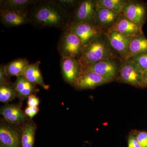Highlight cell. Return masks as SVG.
<instances>
[{
    "mask_svg": "<svg viewBox=\"0 0 147 147\" xmlns=\"http://www.w3.org/2000/svg\"><path fill=\"white\" fill-rule=\"evenodd\" d=\"M36 126L33 121L24 123L21 130V147H34Z\"/></svg>",
    "mask_w": 147,
    "mask_h": 147,
    "instance_id": "21",
    "label": "cell"
},
{
    "mask_svg": "<svg viewBox=\"0 0 147 147\" xmlns=\"http://www.w3.org/2000/svg\"><path fill=\"white\" fill-rule=\"evenodd\" d=\"M67 28L79 37L85 46L100 36L102 31L95 24L88 23L70 22Z\"/></svg>",
    "mask_w": 147,
    "mask_h": 147,
    "instance_id": "4",
    "label": "cell"
},
{
    "mask_svg": "<svg viewBox=\"0 0 147 147\" xmlns=\"http://www.w3.org/2000/svg\"><path fill=\"white\" fill-rule=\"evenodd\" d=\"M142 28L143 27L133 23L121 13L115 23L108 30L117 32L125 35L134 36L143 33Z\"/></svg>",
    "mask_w": 147,
    "mask_h": 147,
    "instance_id": "15",
    "label": "cell"
},
{
    "mask_svg": "<svg viewBox=\"0 0 147 147\" xmlns=\"http://www.w3.org/2000/svg\"><path fill=\"white\" fill-rule=\"evenodd\" d=\"M128 147H141L133 133H130L129 136Z\"/></svg>",
    "mask_w": 147,
    "mask_h": 147,
    "instance_id": "31",
    "label": "cell"
},
{
    "mask_svg": "<svg viewBox=\"0 0 147 147\" xmlns=\"http://www.w3.org/2000/svg\"><path fill=\"white\" fill-rule=\"evenodd\" d=\"M21 133L11 124L1 123L0 142L5 147H21Z\"/></svg>",
    "mask_w": 147,
    "mask_h": 147,
    "instance_id": "12",
    "label": "cell"
},
{
    "mask_svg": "<svg viewBox=\"0 0 147 147\" xmlns=\"http://www.w3.org/2000/svg\"><path fill=\"white\" fill-rule=\"evenodd\" d=\"M32 24L38 28H54L63 30L70 23L69 14L56 1H38L28 11Z\"/></svg>",
    "mask_w": 147,
    "mask_h": 147,
    "instance_id": "1",
    "label": "cell"
},
{
    "mask_svg": "<svg viewBox=\"0 0 147 147\" xmlns=\"http://www.w3.org/2000/svg\"><path fill=\"white\" fill-rule=\"evenodd\" d=\"M17 97V94L13 84L0 85V101L7 103Z\"/></svg>",
    "mask_w": 147,
    "mask_h": 147,
    "instance_id": "24",
    "label": "cell"
},
{
    "mask_svg": "<svg viewBox=\"0 0 147 147\" xmlns=\"http://www.w3.org/2000/svg\"><path fill=\"white\" fill-rule=\"evenodd\" d=\"M13 86L16 90L17 97L24 100L32 94H35L38 90L36 85L29 81L24 75L16 76Z\"/></svg>",
    "mask_w": 147,
    "mask_h": 147,
    "instance_id": "17",
    "label": "cell"
},
{
    "mask_svg": "<svg viewBox=\"0 0 147 147\" xmlns=\"http://www.w3.org/2000/svg\"><path fill=\"white\" fill-rule=\"evenodd\" d=\"M1 24L7 27L19 26L30 23L28 12L0 9Z\"/></svg>",
    "mask_w": 147,
    "mask_h": 147,
    "instance_id": "13",
    "label": "cell"
},
{
    "mask_svg": "<svg viewBox=\"0 0 147 147\" xmlns=\"http://www.w3.org/2000/svg\"><path fill=\"white\" fill-rule=\"evenodd\" d=\"M40 62L38 61L35 63L29 64L25 69L24 74L29 81L36 85H38L45 90H48L50 86L44 82L42 74L39 68Z\"/></svg>",
    "mask_w": 147,
    "mask_h": 147,
    "instance_id": "18",
    "label": "cell"
},
{
    "mask_svg": "<svg viewBox=\"0 0 147 147\" xmlns=\"http://www.w3.org/2000/svg\"><path fill=\"white\" fill-rule=\"evenodd\" d=\"M147 52V38L143 33L132 37L126 60L140 53Z\"/></svg>",
    "mask_w": 147,
    "mask_h": 147,
    "instance_id": "20",
    "label": "cell"
},
{
    "mask_svg": "<svg viewBox=\"0 0 147 147\" xmlns=\"http://www.w3.org/2000/svg\"><path fill=\"white\" fill-rule=\"evenodd\" d=\"M82 71H92L113 80L117 73L118 67L113 59L104 60L82 66Z\"/></svg>",
    "mask_w": 147,
    "mask_h": 147,
    "instance_id": "10",
    "label": "cell"
},
{
    "mask_svg": "<svg viewBox=\"0 0 147 147\" xmlns=\"http://www.w3.org/2000/svg\"><path fill=\"white\" fill-rule=\"evenodd\" d=\"M96 9V1L85 0L79 2L70 18V22L95 24Z\"/></svg>",
    "mask_w": 147,
    "mask_h": 147,
    "instance_id": "5",
    "label": "cell"
},
{
    "mask_svg": "<svg viewBox=\"0 0 147 147\" xmlns=\"http://www.w3.org/2000/svg\"><path fill=\"white\" fill-rule=\"evenodd\" d=\"M39 0H1L0 9L28 12L29 8Z\"/></svg>",
    "mask_w": 147,
    "mask_h": 147,
    "instance_id": "19",
    "label": "cell"
},
{
    "mask_svg": "<svg viewBox=\"0 0 147 147\" xmlns=\"http://www.w3.org/2000/svg\"><path fill=\"white\" fill-rule=\"evenodd\" d=\"M147 87V69L144 71L142 75V88Z\"/></svg>",
    "mask_w": 147,
    "mask_h": 147,
    "instance_id": "32",
    "label": "cell"
},
{
    "mask_svg": "<svg viewBox=\"0 0 147 147\" xmlns=\"http://www.w3.org/2000/svg\"><path fill=\"white\" fill-rule=\"evenodd\" d=\"M56 1L67 11V9L78 5L79 2L74 0H56Z\"/></svg>",
    "mask_w": 147,
    "mask_h": 147,
    "instance_id": "28",
    "label": "cell"
},
{
    "mask_svg": "<svg viewBox=\"0 0 147 147\" xmlns=\"http://www.w3.org/2000/svg\"><path fill=\"white\" fill-rule=\"evenodd\" d=\"M39 109L38 107H28L24 110L26 115L30 119H32L36 115L39 111Z\"/></svg>",
    "mask_w": 147,
    "mask_h": 147,
    "instance_id": "30",
    "label": "cell"
},
{
    "mask_svg": "<svg viewBox=\"0 0 147 147\" xmlns=\"http://www.w3.org/2000/svg\"><path fill=\"white\" fill-rule=\"evenodd\" d=\"M39 103V98L35 94L31 95L28 98L27 104H28V107H31V108L38 107Z\"/></svg>",
    "mask_w": 147,
    "mask_h": 147,
    "instance_id": "29",
    "label": "cell"
},
{
    "mask_svg": "<svg viewBox=\"0 0 147 147\" xmlns=\"http://www.w3.org/2000/svg\"><path fill=\"white\" fill-rule=\"evenodd\" d=\"M1 114L8 123L18 125L26 122L28 116L17 104H7L1 109Z\"/></svg>",
    "mask_w": 147,
    "mask_h": 147,
    "instance_id": "14",
    "label": "cell"
},
{
    "mask_svg": "<svg viewBox=\"0 0 147 147\" xmlns=\"http://www.w3.org/2000/svg\"><path fill=\"white\" fill-rule=\"evenodd\" d=\"M112 81H113L112 79L94 72L82 71L74 86L79 89H93Z\"/></svg>",
    "mask_w": 147,
    "mask_h": 147,
    "instance_id": "11",
    "label": "cell"
},
{
    "mask_svg": "<svg viewBox=\"0 0 147 147\" xmlns=\"http://www.w3.org/2000/svg\"><path fill=\"white\" fill-rule=\"evenodd\" d=\"M10 82L9 77L6 72L5 65L3 64L0 65V85L12 84Z\"/></svg>",
    "mask_w": 147,
    "mask_h": 147,
    "instance_id": "27",
    "label": "cell"
},
{
    "mask_svg": "<svg viewBox=\"0 0 147 147\" xmlns=\"http://www.w3.org/2000/svg\"><path fill=\"white\" fill-rule=\"evenodd\" d=\"M0 147H5L4 146H3V145L2 144H0Z\"/></svg>",
    "mask_w": 147,
    "mask_h": 147,
    "instance_id": "33",
    "label": "cell"
},
{
    "mask_svg": "<svg viewBox=\"0 0 147 147\" xmlns=\"http://www.w3.org/2000/svg\"><path fill=\"white\" fill-rule=\"evenodd\" d=\"M124 61L119 69L120 81L134 86L142 88L143 72L134 63L128 60Z\"/></svg>",
    "mask_w": 147,
    "mask_h": 147,
    "instance_id": "6",
    "label": "cell"
},
{
    "mask_svg": "<svg viewBox=\"0 0 147 147\" xmlns=\"http://www.w3.org/2000/svg\"><path fill=\"white\" fill-rule=\"evenodd\" d=\"M121 13L133 23L143 27L146 19L147 7L141 2L127 1Z\"/></svg>",
    "mask_w": 147,
    "mask_h": 147,
    "instance_id": "7",
    "label": "cell"
},
{
    "mask_svg": "<svg viewBox=\"0 0 147 147\" xmlns=\"http://www.w3.org/2000/svg\"><path fill=\"white\" fill-rule=\"evenodd\" d=\"M26 58H18L5 65L6 72L9 77L23 75L25 69L29 65Z\"/></svg>",
    "mask_w": 147,
    "mask_h": 147,
    "instance_id": "22",
    "label": "cell"
},
{
    "mask_svg": "<svg viewBox=\"0 0 147 147\" xmlns=\"http://www.w3.org/2000/svg\"><path fill=\"white\" fill-rule=\"evenodd\" d=\"M134 63L144 73L147 69V52L140 53L129 59Z\"/></svg>",
    "mask_w": 147,
    "mask_h": 147,
    "instance_id": "25",
    "label": "cell"
},
{
    "mask_svg": "<svg viewBox=\"0 0 147 147\" xmlns=\"http://www.w3.org/2000/svg\"><path fill=\"white\" fill-rule=\"evenodd\" d=\"M85 47L79 37L68 28L62 31L57 45V50L61 57H71L79 60Z\"/></svg>",
    "mask_w": 147,
    "mask_h": 147,
    "instance_id": "3",
    "label": "cell"
},
{
    "mask_svg": "<svg viewBox=\"0 0 147 147\" xmlns=\"http://www.w3.org/2000/svg\"><path fill=\"white\" fill-rule=\"evenodd\" d=\"M109 44L125 60L132 37L125 35L117 32L107 30L105 33Z\"/></svg>",
    "mask_w": 147,
    "mask_h": 147,
    "instance_id": "9",
    "label": "cell"
},
{
    "mask_svg": "<svg viewBox=\"0 0 147 147\" xmlns=\"http://www.w3.org/2000/svg\"><path fill=\"white\" fill-rule=\"evenodd\" d=\"M127 1L124 0H98L96 1L98 7L108 9L121 13Z\"/></svg>",
    "mask_w": 147,
    "mask_h": 147,
    "instance_id": "23",
    "label": "cell"
},
{
    "mask_svg": "<svg viewBox=\"0 0 147 147\" xmlns=\"http://www.w3.org/2000/svg\"><path fill=\"white\" fill-rule=\"evenodd\" d=\"M100 36L86 45L79 59L82 66L104 60L113 59L115 58L112 49Z\"/></svg>",
    "mask_w": 147,
    "mask_h": 147,
    "instance_id": "2",
    "label": "cell"
},
{
    "mask_svg": "<svg viewBox=\"0 0 147 147\" xmlns=\"http://www.w3.org/2000/svg\"><path fill=\"white\" fill-rule=\"evenodd\" d=\"M133 133L141 147H147V131H135Z\"/></svg>",
    "mask_w": 147,
    "mask_h": 147,
    "instance_id": "26",
    "label": "cell"
},
{
    "mask_svg": "<svg viewBox=\"0 0 147 147\" xmlns=\"http://www.w3.org/2000/svg\"><path fill=\"white\" fill-rule=\"evenodd\" d=\"M61 73L65 81L74 86L82 71V65L79 59L71 57H61Z\"/></svg>",
    "mask_w": 147,
    "mask_h": 147,
    "instance_id": "8",
    "label": "cell"
},
{
    "mask_svg": "<svg viewBox=\"0 0 147 147\" xmlns=\"http://www.w3.org/2000/svg\"><path fill=\"white\" fill-rule=\"evenodd\" d=\"M121 13L115 11L96 6L95 24L101 29L108 30L115 23Z\"/></svg>",
    "mask_w": 147,
    "mask_h": 147,
    "instance_id": "16",
    "label": "cell"
}]
</instances>
